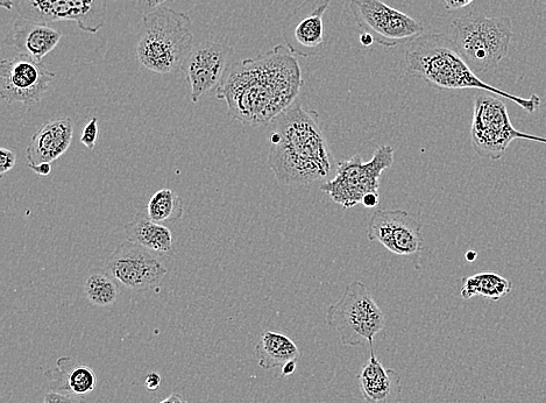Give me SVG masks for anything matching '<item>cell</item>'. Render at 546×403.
I'll list each match as a JSON object with an SVG mask.
<instances>
[{
	"label": "cell",
	"instance_id": "1",
	"mask_svg": "<svg viewBox=\"0 0 546 403\" xmlns=\"http://www.w3.org/2000/svg\"><path fill=\"white\" fill-rule=\"evenodd\" d=\"M302 87L299 61L286 45H278L233 65L217 88V98L239 123L265 126L295 103Z\"/></svg>",
	"mask_w": 546,
	"mask_h": 403
},
{
	"label": "cell",
	"instance_id": "2",
	"mask_svg": "<svg viewBox=\"0 0 546 403\" xmlns=\"http://www.w3.org/2000/svg\"><path fill=\"white\" fill-rule=\"evenodd\" d=\"M268 165L283 186L326 182L335 169L329 141L315 111L294 103L273 120Z\"/></svg>",
	"mask_w": 546,
	"mask_h": 403
},
{
	"label": "cell",
	"instance_id": "3",
	"mask_svg": "<svg viewBox=\"0 0 546 403\" xmlns=\"http://www.w3.org/2000/svg\"><path fill=\"white\" fill-rule=\"evenodd\" d=\"M404 65L410 74L422 77L437 88L487 91L506 98L529 113H534L541 106V98L535 94L530 98L517 97L481 81L453 46L449 35L423 34L410 42L404 55Z\"/></svg>",
	"mask_w": 546,
	"mask_h": 403
},
{
	"label": "cell",
	"instance_id": "4",
	"mask_svg": "<svg viewBox=\"0 0 546 403\" xmlns=\"http://www.w3.org/2000/svg\"><path fill=\"white\" fill-rule=\"evenodd\" d=\"M193 21L169 7L145 14L137 45L140 65L156 74L182 69L195 48Z\"/></svg>",
	"mask_w": 546,
	"mask_h": 403
},
{
	"label": "cell",
	"instance_id": "5",
	"mask_svg": "<svg viewBox=\"0 0 546 403\" xmlns=\"http://www.w3.org/2000/svg\"><path fill=\"white\" fill-rule=\"evenodd\" d=\"M449 38L475 74L493 72L508 55L512 20L471 12L453 21Z\"/></svg>",
	"mask_w": 546,
	"mask_h": 403
},
{
	"label": "cell",
	"instance_id": "6",
	"mask_svg": "<svg viewBox=\"0 0 546 403\" xmlns=\"http://www.w3.org/2000/svg\"><path fill=\"white\" fill-rule=\"evenodd\" d=\"M326 323L337 332L344 346L366 342L373 348L374 337L386 327L384 311L363 282L354 281L326 314Z\"/></svg>",
	"mask_w": 546,
	"mask_h": 403
},
{
	"label": "cell",
	"instance_id": "7",
	"mask_svg": "<svg viewBox=\"0 0 546 403\" xmlns=\"http://www.w3.org/2000/svg\"><path fill=\"white\" fill-rule=\"evenodd\" d=\"M516 139L536 141L546 145V138L517 131L510 122L505 102L496 95L479 91L474 96L471 141L481 158L500 160Z\"/></svg>",
	"mask_w": 546,
	"mask_h": 403
},
{
	"label": "cell",
	"instance_id": "8",
	"mask_svg": "<svg viewBox=\"0 0 546 403\" xmlns=\"http://www.w3.org/2000/svg\"><path fill=\"white\" fill-rule=\"evenodd\" d=\"M394 164V148L379 146L373 158L363 162L360 155L339 162L336 176L321 187L332 201L351 209L363 203L368 194H379L380 178Z\"/></svg>",
	"mask_w": 546,
	"mask_h": 403
},
{
	"label": "cell",
	"instance_id": "9",
	"mask_svg": "<svg viewBox=\"0 0 546 403\" xmlns=\"http://www.w3.org/2000/svg\"><path fill=\"white\" fill-rule=\"evenodd\" d=\"M350 11L361 34L372 35L375 44L393 48L409 44L424 32V27L382 0H351Z\"/></svg>",
	"mask_w": 546,
	"mask_h": 403
},
{
	"label": "cell",
	"instance_id": "10",
	"mask_svg": "<svg viewBox=\"0 0 546 403\" xmlns=\"http://www.w3.org/2000/svg\"><path fill=\"white\" fill-rule=\"evenodd\" d=\"M109 0H14L21 18L40 24L74 21L84 32L102 30Z\"/></svg>",
	"mask_w": 546,
	"mask_h": 403
},
{
	"label": "cell",
	"instance_id": "11",
	"mask_svg": "<svg viewBox=\"0 0 546 403\" xmlns=\"http://www.w3.org/2000/svg\"><path fill=\"white\" fill-rule=\"evenodd\" d=\"M55 77L44 63L14 55L0 63V96L7 104L33 106L41 102Z\"/></svg>",
	"mask_w": 546,
	"mask_h": 403
},
{
	"label": "cell",
	"instance_id": "12",
	"mask_svg": "<svg viewBox=\"0 0 546 403\" xmlns=\"http://www.w3.org/2000/svg\"><path fill=\"white\" fill-rule=\"evenodd\" d=\"M105 273L132 291H147L159 286L168 270L158 253L127 240L106 261Z\"/></svg>",
	"mask_w": 546,
	"mask_h": 403
},
{
	"label": "cell",
	"instance_id": "13",
	"mask_svg": "<svg viewBox=\"0 0 546 403\" xmlns=\"http://www.w3.org/2000/svg\"><path fill=\"white\" fill-rule=\"evenodd\" d=\"M331 0H304L282 21V37L289 51L311 58L326 45L324 16Z\"/></svg>",
	"mask_w": 546,
	"mask_h": 403
},
{
	"label": "cell",
	"instance_id": "14",
	"mask_svg": "<svg viewBox=\"0 0 546 403\" xmlns=\"http://www.w3.org/2000/svg\"><path fill=\"white\" fill-rule=\"evenodd\" d=\"M367 238L396 256H413L423 247L420 217L404 210L375 211L367 226Z\"/></svg>",
	"mask_w": 546,
	"mask_h": 403
},
{
	"label": "cell",
	"instance_id": "15",
	"mask_svg": "<svg viewBox=\"0 0 546 403\" xmlns=\"http://www.w3.org/2000/svg\"><path fill=\"white\" fill-rule=\"evenodd\" d=\"M234 54L233 48L216 41L195 46L183 70L191 87V101L197 103L212 89L218 88Z\"/></svg>",
	"mask_w": 546,
	"mask_h": 403
},
{
	"label": "cell",
	"instance_id": "16",
	"mask_svg": "<svg viewBox=\"0 0 546 403\" xmlns=\"http://www.w3.org/2000/svg\"><path fill=\"white\" fill-rule=\"evenodd\" d=\"M73 120L53 119L33 134L26 150L27 165L31 169L41 164H52L68 151L73 140Z\"/></svg>",
	"mask_w": 546,
	"mask_h": 403
},
{
	"label": "cell",
	"instance_id": "17",
	"mask_svg": "<svg viewBox=\"0 0 546 403\" xmlns=\"http://www.w3.org/2000/svg\"><path fill=\"white\" fill-rule=\"evenodd\" d=\"M358 383L365 403H402L400 374L385 369L371 348V358L358 374Z\"/></svg>",
	"mask_w": 546,
	"mask_h": 403
},
{
	"label": "cell",
	"instance_id": "18",
	"mask_svg": "<svg viewBox=\"0 0 546 403\" xmlns=\"http://www.w3.org/2000/svg\"><path fill=\"white\" fill-rule=\"evenodd\" d=\"M61 38L62 33L55 28L19 17L6 41H10L18 54L42 62L59 45Z\"/></svg>",
	"mask_w": 546,
	"mask_h": 403
},
{
	"label": "cell",
	"instance_id": "19",
	"mask_svg": "<svg viewBox=\"0 0 546 403\" xmlns=\"http://www.w3.org/2000/svg\"><path fill=\"white\" fill-rule=\"evenodd\" d=\"M52 392L84 397L96 390L98 379L91 367L72 357L56 360L55 369L46 372Z\"/></svg>",
	"mask_w": 546,
	"mask_h": 403
},
{
	"label": "cell",
	"instance_id": "20",
	"mask_svg": "<svg viewBox=\"0 0 546 403\" xmlns=\"http://www.w3.org/2000/svg\"><path fill=\"white\" fill-rule=\"evenodd\" d=\"M255 357L262 370H274L290 360H297L301 351L297 345L279 331L266 330L254 349Z\"/></svg>",
	"mask_w": 546,
	"mask_h": 403
},
{
	"label": "cell",
	"instance_id": "21",
	"mask_svg": "<svg viewBox=\"0 0 546 403\" xmlns=\"http://www.w3.org/2000/svg\"><path fill=\"white\" fill-rule=\"evenodd\" d=\"M127 240L146 247L155 253H169L173 250V235L167 226L152 221L138 212L133 221L125 226Z\"/></svg>",
	"mask_w": 546,
	"mask_h": 403
},
{
	"label": "cell",
	"instance_id": "22",
	"mask_svg": "<svg viewBox=\"0 0 546 403\" xmlns=\"http://www.w3.org/2000/svg\"><path fill=\"white\" fill-rule=\"evenodd\" d=\"M512 291V281L493 272H484L464 278L460 295L464 300H470L474 296H481V298L498 302L506 298Z\"/></svg>",
	"mask_w": 546,
	"mask_h": 403
},
{
	"label": "cell",
	"instance_id": "23",
	"mask_svg": "<svg viewBox=\"0 0 546 403\" xmlns=\"http://www.w3.org/2000/svg\"><path fill=\"white\" fill-rule=\"evenodd\" d=\"M183 211V202L172 189L159 190L147 205V216L159 224L179 221Z\"/></svg>",
	"mask_w": 546,
	"mask_h": 403
},
{
	"label": "cell",
	"instance_id": "24",
	"mask_svg": "<svg viewBox=\"0 0 546 403\" xmlns=\"http://www.w3.org/2000/svg\"><path fill=\"white\" fill-rule=\"evenodd\" d=\"M84 294L96 307H109L117 301L118 287L108 273H92L84 282Z\"/></svg>",
	"mask_w": 546,
	"mask_h": 403
},
{
	"label": "cell",
	"instance_id": "25",
	"mask_svg": "<svg viewBox=\"0 0 546 403\" xmlns=\"http://www.w3.org/2000/svg\"><path fill=\"white\" fill-rule=\"evenodd\" d=\"M98 139V119L92 118L90 122L83 127L81 134V143L88 147L89 150H94Z\"/></svg>",
	"mask_w": 546,
	"mask_h": 403
},
{
	"label": "cell",
	"instance_id": "26",
	"mask_svg": "<svg viewBox=\"0 0 546 403\" xmlns=\"http://www.w3.org/2000/svg\"><path fill=\"white\" fill-rule=\"evenodd\" d=\"M16 160V153L2 148L0 150V175H5L12 171L13 167L16 166Z\"/></svg>",
	"mask_w": 546,
	"mask_h": 403
},
{
	"label": "cell",
	"instance_id": "27",
	"mask_svg": "<svg viewBox=\"0 0 546 403\" xmlns=\"http://www.w3.org/2000/svg\"><path fill=\"white\" fill-rule=\"evenodd\" d=\"M42 403H85V401L82 397H75V395L51 392L46 395Z\"/></svg>",
	"mask_w": 546,
	"mask_h": 403
},
{
	"label": "cell",
	"instance_id": "28",
	"mask_svg": "<svg viewBox=\"0 0 546 403\" xmlns=\"http://www.w3.org/2000/svg\"><path fill=\"white\" fill-rule=\"evenodd\" d=\"M168 2L169 0H136V6L137 10L145 16L147 13L161 9Z\"/></svg>",
	"mask_w": 546,
	"mask_h": 403
},
{
	"label": "cell",
	"instance_id": "29",
	"mask_svg": "<svg viewBox=\"0 0 546 403\" xmlns=\"http://www.w3.org/2000/svg\"><path fill=\"white\" fill-rule=\"evenodd\" d=\"M145 385L148 391H158L161 385V376L159 373L151 372L145 380Z\"/></svg>",
	"mask_w": 546,
	"mask_h": 403
},
{
	"label": "cell",
	"instance_id": "30",
	"mask_svg": "<svg viewBox=\"0 0 546 403\" xmlns=\"http://www.w3.org/2000/svg\"><path fill=\"white\" fill-rule=\"evenodd\" d=\"M444 7L448 11H456L464 9V7L471 5L474 0H442Z\"/></svg>",
	"mask_w": 546,
	"mask_h": 403
},
{
	"label": "cell",
	"instance_id": "31",
	"mask_svg": "<svg viewBox=\"0 0 546 403\" xmlns=\"http://www.w3.org/2000/svg\"><path fill=\"white\" fill-rule=\"evenodd\" d=\"M533 10L536 16L546 23V0H534Z\"/></svg>",
	"mask_w": 546,
	"mask_h": 403
},
{
	"label": "cell",
	"instance_id": "32",
	"mask_svg": "<svg viewBox=\"0 0 546 403\" xmlns=\"http://www.w3.org/2000/svg\"><path fill=\"white\" fill-rule=\"evenodd\" d=\"M379 194H368L364 197L363 203L366 208H375L378 207L379 204Z\"/></svg>",
	"mask_w": 546,
	"mask_h": 403
},
{
	"label": "cell",
	"instance_id": "33",
	"mask_svg": "<svg viewBox=\"0 0 546 403\" xmlns=\"http://www.w3.org/2000/svg\"><path fill=\"white\" fill-rule=\"evenodd\" d=\"M296 360H290L287 364L282 366V376L289 377L295 373L296 370Z\"/></svg>",
	"mask_w": 546,
	"mask_h": 403
},
{
	"label": "cell",
	"instance_id": "34",
	"mask_svg": "<svg viewBox=\"0 0 546 403\" xmlns=\"http://www.w3.org/2000/svg\"><path fill=\"white\" fill-rule=\"evenodd\" d=\"M32 171L41 176H48L52 172V166L51 164H41L33 167Z\"/></svg>",
	"mask_w": 546,
	"mask_h": 403
},
{
	"label": "cell",
	"instance_id": "35",
	"mask_svg": "<svg viewBox=\"0 0 546 403\" xmlns=\"http://www.w3.org/2000/svg\"><path fill=\"white\" fill-rule=\"evenodd\" d=\"M158 403H188V401L181 394L173 393Z\"/></svg>",
	"mask_w": 546,
	"mask_h": 403
},
{
	"label": "cell",
	"instance_id": "36",
	"mask_svg": "<svg viewBox=\"0 0 546 403\" xmlns=\"http://www.w3.org/2000/svg\"><path fill=\"white\" fill-rule=\"evenodd\" d=\"M360 42H361V45H363L365 47H370L373 44H375L374 39H373L372 35H370V34H361L360 35Z\"/></svg>",
	"mask_w": 546,
	"mask_h": 403
},
{
	"label": "cell",
	"instance_id": "37",
	"mask_svg": "<svg viewBox=\"0 0 546 403\" xmlns=\"http://www.w3.org/2000/svg\"><path fill=\"white\" fill-rule=\"evenodd\" d=\"M0 6L7 11H11L13 7H16V4H14V0H0Z\"/></svg>",
	"mask_w": 546,
	"mask_h": 403
},
{
	"label": "cell",
	"instance_id": "38",
	"mask_svg": "<svg viewBox=\"0 0 546 403\" xmlns=\"http://www.w3.org/2000/svg\"><path fill=\"white\" fill-rule=\"evenodd\" d=\"M477 256H478L477 252H468L466 254V259L467 261H470V263H472V261H474L475 258H477Z\"/></svg>",
	"mask_w": 546,
	"mask_h": 403
}]
</instances>
